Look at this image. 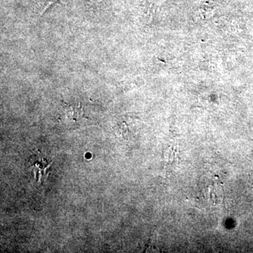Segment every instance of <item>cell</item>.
<instances>
[{
  "label": "cell",
  "instance_id": "1",
  "mask_svg": "<svg viewBox=\"0 0 253 253\" xmlns=\"http://www.w3.org/2000/svg\"><path fill=\"white\" fill-rule=\"evenodd\" d=\"M30 165L32 167L31 171L34 172L35 176L38 183H41L42 181L44 180L48 175L46 171L49 169L50 165L47 162V160L44 159L41 154H35L33 157L31 158Z\"/></svg>",
  "mask_w": 253,
  "mask_h": 253
},
{
  "label": "cell",
  "instance_id": "2",
  "mask_svg": "<svg viewBox=\"0 0 253 253\" xmlns=\"http://www.w3.org/2000/svg\"><path fill=\"white\" fill-rule=\"evenodd\" d=\"M65 114L71 121H77L78 120L84 117L83 109L81 104L78 105L66 104L64 106Z\"/></svg>",
  "mask_w": 253,
  "mask_h": 253
},
{
  "label": "cell",
  "instance_id": "3",
  "mask_svg": "<svg viewBox=\"0 0 253 253\" xmlns=\"http://www.w3.org/2000/svg\"><path fill=\"white\" fill-rule=\"evenodd\" d=\"M59 0H49V1H48L47 4H46V6H45V7H44V10H43V11H42L41 16L42 15L44 14V12H45L46 10L48 8H49V6H51V5L54 4V3L56 2H59Z\"/></svg>",
  "mask_w": 253,
  "mask_h": 253
}]
</instances>
